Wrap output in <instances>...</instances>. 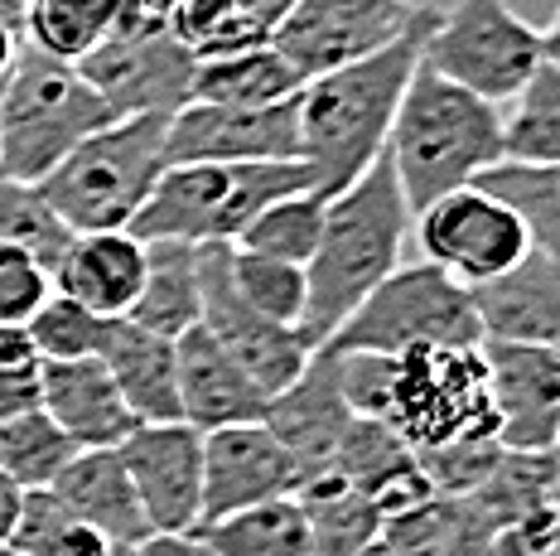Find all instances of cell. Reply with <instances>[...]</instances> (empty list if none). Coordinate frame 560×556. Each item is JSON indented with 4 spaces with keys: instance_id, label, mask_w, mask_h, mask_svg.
<instances>
[{
    "instance_id": "obj_10",
    "label": "cell",
    "mask_w": 560,
    "mask_h": 556,
    "mask_svg": "<svg viewBox=\"0 0 560 556\" xmlns=\"http://www.w3.org/2000/svg\"><path fill=\"white\" fill-rule=\"evenodd\" d=\"M78 73L112 107V117H174L194 102L198 59L165 20L140 15L126 0L116 30L78 63Z\"/></svg>"
},
{
    "instance_id": "obj_29",
    "label": "cell",
    "mask_w": 560,
    "mask_h": 556,
    "mask_svg": "<svg viewBox=\"0 0 560 556\" xmlns=\"http://www.w3.org/2000/svg\"><path fill=\"white\" fill-rule=\"evenodd\" d=\"M300 88H305L300 73L271 44L228 54V59H208L194 73V102H218V107H271V102H290Z\"/></svg>"
},
{
    "instance_id": "obj_20",
    "label": "cell",
    "mask_w": 560,
    "mask_h": 556,
    "mask_svg": "<svg viewBox=\"0 0 560 556\" xmlns=\"http://www.w3.org/2000/svg\"><path fill=\"white\" fill-rule=\"evenodd\" d=\"M145 281V242L131 233H73L54 262V291L102 320H126Z\"/></svg>"
},
{
    "instance_id": "obj_8",
    "label": "cell",
    "mask_w": 560,
    "mask_h": 556,
    "mask_svg": "<svg viewBox=\"0 0 560 556\" xmlns=\"http://www.w3.org/2000/svg\"><path fill=\"white\" fill-rule=\"evenodd\" d=\"M420 63L469 88L474 97L508 107L546 63V54L541 30L522 20L508 0H459L454 10H440V20L430 25Z\"/></svg>"
},
{
    "instance_id": "obj_16",
    "label": "cell",
    "mask_w": 560,
    "mask_h": 556,
    "mask_svg": "<svg viewBox=\"0 0 560 556\" xmlns=\"http://www.w3.org/2000/svg\"><path fill=\"white\" fill-rule=\"evenodd\" d=\"M488 392L503 450H556L560 445V349L483 339Z\"/></svg>"
},
{
    "instance_id": "obj_21",
    "label": "cell",
    "mask_w": 560,
    "mask_h": 556,
    "mask_svg": "<svg viewBox=\"0 0 560 556\" xmlns=\"http://www.w3.org/2000/svg\"><path fill=\"white\" fill-rule=\"evenodd\" d=\"M44 412L73 440L78 450H116L136 431V416L126 412L121 392L102 358H73V363H44Z\"/></svg>"
},
{
    "instance_id": "obj_43",
    "label": "cell",
    "mask_w": 560,
    "mask_h": 556,
    "mask_svg": "<svg viewBox=\"0 0 560 556\" xmlns=\"http://www.w3.org/2000/svg\"><path fill=\"white\" fill-rule=\"evenodd\" d=\"M44 363H20L0 368V426L20 421L30 412H44Z\"/></svg>"
},
{
    "instance_id": "obj_18",
    "label": "cell",
    "mask_w": 560,
    "mask_h": 556,
    "mask_svg": "<svg viewBox=\"0 0 560 556\" xmlns=\"http://www.w3.org/2000/svg\"><path fill=\"white\" fill-rule=\"evenodd\" d=\"M174 363H179V416L198 436L223 431V426H252L266 416L271 397L232 363L203 324L174 339Z\"/></svg>"
},
{
    "instance_id": "obj_25",
    "label": "cell",
    "mask_w": 560,
    "mask_h": 556,
    "mask_svg": "<svg viewBox=\"0 0 560 556\" xmlns=\"http://www.w3.org/2000/svg\"><path fill=\"white\" fill-rule=\"evenodd\" d=\"M295 503H300L305 528H310V556H358L382 537L377 503L334 470L300 484Z\"/></svg>"
},
{
    "instance_id": "obj_39",
    "label": "cell",
    "mask_w": 560,
    "mask_h": 556,
    "mask_svg": "<svg viewBox=\"0 0 560 556\" xmlns=\"http://www.w3.org/2000/svg\"><path fill=\"white\" fill-rule=\"evenodd\" d=\"M68 238H73V233L58 223L54 208L44 204V194L34 189V184L0 179V242L34 252V257L54 271V262L63 257Z\"/></svg>"
},
{
    "instance_id": "obj_34",
    "label": "cell",
    "mask_w": 560,
    "mask_h": 556,
    "mask_svg": "<svg viewBox=\"0 0 560 556\" xmlns=\"http://www.w3.org/2000/svg\"><path fill=\"white\" fill-rule=\"evenodd\" d=\"M324 204L314 189H300V194H285V199L266 204L261 213L242 228V238L232 247L242 252H261V257H280V262H295V266H310L314 247H319V233H324Z\"/></svg>"
},
{
    "instance_id": "obj_31",
    "label": "cell",
    "mask_w": 560,
    "mask_h": 556,
    "mask_svg": "<svg viewBox=\"0 0 560 556\" xmlns=\"http://www.w3.org/2000/svg\"><path fill=\"white\" fill-rule=\"evenodd\" d=\"M493 199H503L522 218L532 247L560 262V165H522V160H498L493 170L474 179Z\"/></svg>"
},
{
    "instance_id": "obj_36",
    "label": "cell",
    "mask_w": 560,
    "mask_h": 556,
    "mask_svg": "<svg viewBox=\"0 0 560 556\" xmlns=\"http://www.w3.org/2000/svg\"><path fill=\"white\" fill-rule=\"evenodd\" d=\"M10 547L25 556H116L54 489H30L20 503V523L10 532Z\"/></svg>"
},
{
    "instance_id": "obj_40",
    "label": "cell",
    "mask_w": 560,
    "mask_h": 556,
    "mask_svg": "<svg viewBox=\"0 0 560 556\" xmlns=\"http://www.w3.org/2000/svg\"><path fill=\"white\" fill-rule=\"evenodd\" d=\"M503 460L498 436H474V440H450L440 450H420L416 465L430 479V489L445 498H464L493 474V465Z\"/></svg>"
},
{
    "instance_id": "obj_47",
    "label": "cell",
    "mask_w": 560,
    "mask_h": 556,
    "mask_svg": "<svg viewBox=\"0 0 560 556\" xmlns=\"http://www.w3.org/2000/svg\"><path fill=\"white\" fill-rule=\"evenodd\" d=\"M20 503H25V489L0 474V547H10V532L20 523Z\"/></svg>"
},
{
    "instance_id": "obj_51",
    "label": "cell",
    "mask_w": 560,
    "mask_h": 556,
    "mask_svg": "<svg viewBox=\"0 0 560 556\" xmlns=\"http://www.w3.org/2000/svg\"><path fill=\"white\" fill-rule=\"evenodd\" d=\"M131 5L140 10V15H150V20H170L184 0H131Z\"/></svg>"
},
{
    "instance_id": "obj_13",
    "label": "cell",
    "mask_w": 560,
    "mask_h": 556,
    "mask_svg": "<svg viewBox=\"0 0 560 556\" xmlns=\"http://www.w3.org/2000/svg\"><path fill=\"white\" fill-rule=\"evenodd\" d=\"M300 160L295 97L271 107L189 102L165 126V165H266Z\"/></svg>"
},
{
    "instance_id": "obj_37",
    "label": "cell",
    "mask_w": 560,
    "mask_h": 556,
    "mask_svg": "<svg viewBox=\"0 0 560 556\" xmlns=\"http://www.w3.org/2000/svg\"><path fill=\"white\" fill-rule=\"evenodd\" d=\"M78 455V445L49 421V412H30L20 421L0 426V474L20 489H49L63 465Z\"/></svg>"
},
{
    "instance_id": "obj_26",
    "label": "cell",
    "mask_w": 560,
    "mask_h": 556,
    "mask_svg": "<svg viewBox=\"0 0 560 556\" xmlns=\"http://www.w3.org/2000/svg\"><path fill=\"white\" fill-rule=\"evenodd\" d=\"M160 339H179L198 324V247L189 242H145V281L126 315Z\"/></svg>"
},
{
    "instance_id": "obj_35",
    "label": "cell",
    "mask_w": 560,
    "mask_h": 556,
    "mask_svg": "<svg viewBox=\"0 0 560 556\" xmlns=\"http://www.w3.org/2000/svg\"><path fill=\"white\" fill-rule=\"evenodd\" d=\"M228 276L237 286V296L247 300L256 315L285 324V329H300V315H305V266L280 262V257H261V252H242L228 247Z\"/></svg>"
},
{
    "instance_id": "obj_9",
    "label": "cell",
    "mask_w": 560,
    "mask_h": 556,
    "mask_svg": "<svg viewBox=\"0 0 560 556\" xmlns=\"http://www.w3.org/2000/svg\"><path fill=\"white\" fill-rule=\"evenodd\" d=\"M387 426L416 455L450 445V440L498 436L483 344L478 349H411L396 358Z\"/></svg>"
},
{
    "instance_id": "obj_11",
    "label": "cell",
    "mask_w": 560,
    "mask_h": 556,
    "mask_svg": "<svg viewBox=\"0 0 560 556\" xmlns=\"http://www.w3.org/2000/svg\"><path fill=\"white\" fill-rule=\"evenodd\" d=\"M411 233H416L420 262L450 271L469 291L483 281H498V276L512 271L532 252L522 218L503 199L478 189V184L450 189L435 204L420 208V213H411Z\"/></svg>"
},
{
    "instance_id": "obj_4",
    "label": "cell",
    "mask_w": 560,
    "mask_h": 556,
    "mask_svg": "<svg viewBox=\"0 0 560 556\" xmlns=\"http://www.w3.org/2000/svg\"><path fill=\"white\" fill-rule=\"evenodd\" d=\"M170 117H116L73 146L34 189L68 233H126L165 175Z\"/></svg>"
},
{
    "instance_id": "obj_48",
    "label": "cell",
    "mask_w": 560,
    "mask_h": 556,
    "mask_svg": "<svg viewBox=\"0 0 560 556\" xmlns=\"http://www.w3.org/2000/svg\"><path fill=\"white\" fill-rule=\"evenodd\" d=\"M237 5H242V10H252V15L261 20L266 30H276L280 20H285V10L295 5V0H237Z\"/></svg>"
},
{
    "instance_id": "obj_15",
    "label": "cell",
    "mask_w": 560,
    "mask_h": 556,
    "mask_svg": "<svg viewBox=\"0 0 560 556\" xmlns=\"http://www.w3.org/2000/svg\"><path fill=\"white\" fill-rule=\"evenodd\" d=\"M295 489H300V465L266 431V421L223 426V431L203 436V513H198V528L276 503V498H290Z\"/></svg>"
},
{
    "instance_id": "obj_33",
    "label": "cell",
    "mask_w": 560,
    "mask_h": 556,
    "mask_svg": "<svg viewBox=\"0 0 560 556\" xmlns=\"http://www.w3.org/2000/svg\"><path fill=\"white\" fill-rule=\"evenodd\" d=\"M165 25L198 63L228 59V54H247L256 44H271V30H266L252 10H242L237 0H184Z\"/></svg>"
},
{
    "instance_id": "obj_5",
    "label": "cell",
    "mask_w": 560,
    "mask_h": 556,
    "mask_svg": "<svg viewBox=\"0 0 560 556\" xmlns=\"http://www.w3.org/2000/svg\"><path fill=\"white\" fill-rule=\"evenodd\" d=\"M310 189L300 160L266 165H165L150 199L140 204L126 233L140 242H189V247H232L242 228L266 204Z\"/></svg>"
},
{
    "instance_id": "obj_45",
    "label": "cell",
    "mask_w": 560,
    "mask_h": 556,
    "mask_svg": "<svg viewBox=\"0 0 560 556\" xmlns=\"http://www.w3.org/2000/svg\"><path fill=\"white\" fill-rule=\"evenodd\" d=\"M126 556H208L203 542L194 532H150L140 547H131Z\"/></svg>"
},
{
    "instance_id": "obj_7",
    "label": "cell",
    "mask_w": 560,
    "mask_h": 556,
    "mask_svg": "<svg viewBox=\"0 0 560 556\" xmlns=\"http://www.w3.org/2000/svg\"><path fill=\"white\" fill-rule=\"evenodd\" d=\"M478 310L469 286L430 262L396 266L353 310L324 349L334 354H411V349H478Z\"/></svg>"
},
{
    "instance_id": "obj_53",
    "label": "cell",
    "mask_w": 560,
    "mask_h": 556,
    "mask_svg": "<svg viewBox=\"0 0 560 556\" xmlns=\"http://www.w3.org/2000/svg\"><path fill=\"white\" fill-rule=\"evenodd\" d=\"M546 556H560V508H556V523H551V542H546Z\"/></svg>"
},
{
    "instance_id": "obj_30",
    "label": "cell",
    "mask_w": 560,
    "mask_h": 556,
    "mask_svg": "<svg viewBox=\"0 0 560 556\" xmlns=\"http://www.w3.org/2000/svg\"><path fill=\"white\" fill-rule=\"evenodd\" d=\"M194 537L203 542L208 556H310V528L295 494L232 513L223 523H208Z\"/></svg>"
},
{
    "instance_id": "obj_3",
    "label": "cell",
    "mask_w": 560,
    "mask_h": 556,
    "mask_svg": "<svg viewBox=\"0 0 560 556\" xmlns=\"http://www.w3.org/2000/svg\"><path fill=\"white\" fill-rule=\"evenodd\" d=\"M387 160L406 208L420 213L440 194L464 189L503 160V107L416 63L387 131Z\"/></svg>"
},
{
    "instance_id": "obj_56",
    "label": "cell",
    "mask_w": 560,
    "mask_h": 556,
    "mask_svg": "<svg viewBox=\"0 0 560 556\" xmlns=\"http://www.w3.org/2000/svg\"><path fill=\"white\" fill-rule=\"evenodd\" d=\"M556 450H560V445H556Z\"/></svg>"
},
{
    "instance_id": "obj_38",
    "label": "cell",
    "mask_w": 560,
    "mask_h": 556,
    "mask_svg": "<svg viewBox=\"0 0 560 556\" xmlns=\"http://www.w3.org/2000/svg\"><path fill=\"white\" fill-rule=\"evenodd\" d=\"M116 320L92 315L88 305H78L73 296H49L39 305V315L30 320V339L39 363H73V358H102L107 334Z\"/></svg>"
},
{
    "instance_id": "obj_22",
    "label": "cell",
    "mask_w": 560,
    "mask_h": 556,
    "mask_svg": "<svg viewBox=\"0 0 560 556\" xmlns=\"http://www.w3.org/2000/svg\"><path fill=\"white\" fill-rule=\"evenodd\" d=\"M49 489L63 498L68 513L83 518L116 556H126L150 537V523H145V513H140V498L131 489V479H126V465L116 450H78Z\"/></svg>"
},
{
    "instance_id": "obj_27",
    "label": "cell",
    "mask_w": 560,
    "mask_h": 556,
    "mask_svg": "<svg viewBox=\"0 0 560 556\" xmlns=\"http://www.w3.org/2000/svg\"><path fill=\"white\" fill-rule=\"evenodd\" d=\"M377 542L392 556H483V547L493 542V532L478 523L469 498L430 494L425 503L387 518Z\"/></svg>"
},
{
    "instance_id": "obj_2",
    "label": "cell",
    "mask_w": 560,
    "mask_h": 556,
    "mask_svg": "<svg viewBox=\"0 0 560 556\" xmlns=\"http://www.w3.org/2000/svg\"><path fill=\"white\" fill-rule=\"evenodd\" d=\"M406 238H411V208L382 150L343 194L324 204V233L305 266L310 296L300 315V334L310 349H324L338 324L401 266Z\"/></svg>"
},
{
    "instance_id": "obj_55",
    "label": "cell",
    "mask_w": 560,
    "mask_h": 556,
    "mask_svg": "<svg viewBox=\"0 0 560 556\" xmlns=\"http://www.w3.org/2000/svg\"><path fill=\"white\" fill-rule=\"evenodd\" d=\"M0 556H25V552H15V547H0Z\"/></svg>"
},
{
    "instance_id": "obj_1",
    "label": "cell",
    "mask_w": 560,
    "mask_h": 556,
    "mask_svg": "<svg viewBox=\"0 0 560 556\" xmlns=\"http://www.w3.org/2000/svg\"><path fill=\"white\" fill-rule=\"evenodd\" d=\"M440 20V10H425L411 20L401 39L368 59L310 78L295 92V131H300V165L310 170V189L319 199H334L353 184L372 160L387 150V131L401 107V92L411 83L425 34Z\"/></svg>"
},
{
    "instance_id": "obj_6",
    "label": "cell",
    "mask_w": 560,
    "mask_h": 556,
    "mask_svg": "<svg viewBox=\"0 0 560 556\" xmlns=\"http://www.w3.org/2000/svg\"><path fill=\"white\" fill-rule=\"evenodd\" d=\"M112 121V107L73 63L20 44L15 68L0 83V179L39 184L68 150Z\"/></svg>"
},
{
    "instance_id": "obj_12",
    "label": "cell",
    "mask_w": 560,
    "mask_h": 556,
    "mask_svg": "<svg viewBox=\"0 0 560 556\" xmlns=\"http://www.w3.org/2000/svg\"><path fill=\"white\" fill-rule=\"evenodd\" d=\"M198 324L228 349L232 363L247 373L266 397L290 387L310 363V344L300 329L256 315L247 300L237 296L228 276V247H198Z\"/></svg>"
},
{
    "instance_id": "obj_41",
    "label": "cell",
    "mask_w": 560,
    "mask_h": 556,
    "mask_svg": "<svg viewBox=\"0 0 560 556\" xmlns=\"http://www.w3.org/2000/svg\"><path fill=\"white\" fill-rule=\"evenodd\" d=\"M54 296V271L34 252L0 242V324H30Z\"/></svg>"
},
{
    "instance_id": "obj_54",
    "label": "cell",
    "mask_w": 560,
    "mask_h": 556,
    "mask_svg": "<svg viewBox=\"0 0 560 556\" xmlns=\"http://www.w3.org/2000/svg\"><path fill=\"white\" fill-rule=\"evenodd\" d=\"M358 556H392L387 547H382V542H372V547H363V552H358Z\"/></svg>"
},
{
    "instance_id": "obj_50",
    "label": "cell",
    "mask_w": 560,
    "mask_h": 556,
    "mask_svg": "<svg viewBox=\"0 0 560 556\" xmlns=\"http://www.w3.org/2000/svg\"><path fill=\"white\" fill-rule=\"evenodd\" d=\"M541 54H546V63H560V10L551 15V25L541 30Z\"/></svg>"
},
{
    "instance_id": "obj_28",
    "label": "cell",
    "mask_w": 560,
    "mask_h": 556,
    "mask_svg": "<svg viewBox=\"0 0 560 556\" xmlns=\"http://www.w3.org/2000/svg\"><path fill=\"white\" fill-rule=\"evenodd\" d=\"M121 10L126 0H30L20 44L44 54V59L78 68L116 30Z\"/></svg>"
},
{
    "instance_id": "obj_19",
    "label": "cell",
    "mask_w": 560,
    "mask_h": 556,
    "mask_svg": "<svg viewBox=\"0 0 560 556\" xmlns=\"http://www.w3.org/2000/svg\"><path fill=\"white\" fill-rule=\"evenodd\" d=\"M478 329L493 344H536L560 349V262L546 252H527L498 281L474 286Z\"/></svg>"
},
{
    "instance_id": "obj_24",
    "label": "cell",
    "mask_w": 560,
    "mask_h": 556,
    "mask_svg": "<svg viewBox=\"0 0 560 556\" xmlns=\"http://www.w3.org/2000/svg\"><path fill=\"white\" fill-rule=\"evenodd\" d=\"M464 498L493 537L532 518H551L560 508V450H503L493 474Z\"/></svg>"
},
{
    "instance_id": "obj_49",
    "label": "cell",
    "mask_w": 560,
    "mask_h": 556,
    "mask_svg": "<svg viewBox=\"0 0 560 556\" xmlns=\"http://www.w3.org/2000/svg\"><path fill=\"white\" fill-rule=\"evenodd\" d=\"M15 54H20V34L0 20V83H5V73L15 68Z\"/></svg>"
},
{
    "instance_id": "obj_42",
    "label": "cell",
    "mask_w": 560,
    "mask_h": 556,
    "mask_svg": "<svg viewBox=\"0 0 560 556\" xmlns=\"http://www.w3.org/2000/svg\"><path fill=\"white\" fill-rule=\"evenodd\" d=\"M310 5L324 10V15H334L338 25L372 34L377 44L401 39V34L411 30V20L420 15L416 0H310Z\"/></svg>"
},
{
    "instance_id": "obj_44",
    "label": "cell",
    "mask_w": 560,
    "mask_h": 556,
    "mask_svg": "<svg viewBox=\"0 0 560 556\" xmlns=\"http://www.w3.org/2000/svg\"><path fill=\"white\" fill-rule=\"evenodd\" d=\"M551 518H532V523H517L508 532H498L493 542L483 547V556H546V542H551Z\"/></svg>"
},
{
    "instance_id": "obj_23",
    "label": "cell",
    "mask_w": 560,
    "mask_h": 556,
    "mask_svg": "<svg viewBox=\"0 0 560 556\" xmlns=\"http://www.w3.org/2000/svg\"><path fill=\"white\" fill-rule=\"evenodd\" d=\"M102 363L121 392L126 412L140 426H165V421H184L179 416V363H174V339L140 329L131 320H116L107 334V349Z\"/></svg>"
},
{
    "instance_id": "obj_52",
    "label": "cell",
    "mask_w": 560,
    "mask_h": 556,
    "mask_svg": "<svg viewBox=\"0 0 560 556\" xmlns=\"http://www.w3.org/2000/svg\"><path fill=\"white\" fill-rule=\"evenodd\" d=\"M25 10H30V0H0V20H5L15 34H20V25H25Z\"/></svg>"
},
{
    "instance_id": "obj_32",
    "label": "cell",
    "mask_w": 560,
    "mask_h": 556,
    "mask_svg": "<svg viewBox=\"0 0 560 556\" xmlns=\"http://www.w3.org/2000/svg\"><path fill=\"white\" fill-rule=\"evenodd\" d=\"M503 160L560 165V63H541L503 107Z\"/></svg>"
},
{
    "instance_id": "obj_14",
    "label": "cell",
    "mask_w": 560,
    "mask_h": 556,
    "mask_svg": "<svg viewBox=\"0 0 560 556\" xmlns=\"http://www.w3.org/2000/svg\"><path fill=\"white\" fill-rule=\"evenodd\" d=\"M150 532H194L203 513V436L184 421L136 426L116 445Z\"/></svg>"
},
{
    "instance_id": "obj_17",
    "label": "cell",
    "mask_w": 560,
    "mask_h": 556,
    "mask_svg": "<svg viewBox=\"0 0 560 556\" xmlns=\"http://www.w3.org/2000/svg\"><path fill=\"white\" fill-rule=\"evenodd\" d=\"M261 421H266V431H271L280 445L295 455L300 484L314 479V474H329L338 445H343L348 426H353V412H348L343 392H338L334 354L329 349H314L310 363H305V373L266 402Z\"/></svg>"
},
{
    "instance_id": "obj_46",
    "label": "cell",
    "mask_w": 560,
    "mask_h": 556,
    "mask_svg": "<svg viewBox=\"0 0 560 556\" xmlns=\"http://www.w3.org/2000/svg\"><path fill=\"white\" fill-rule=\"evenodd\" d=\"M20 363H39L30 324H0V368H20Z\"/></svg>"
}]
</instances>
